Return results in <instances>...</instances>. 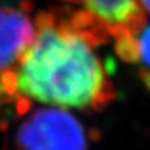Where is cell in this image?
Here are the masks:
<instances>
[{
	"label": "cell",
	"mask_w": 150,
	"mask_h": 150,
	"mask_svg": "<svg viewBox=\"0 0 150 150\" xmlns=\"http://www.w3.org/2000/svg\"><path fill=\"white\" fill-rule=\"evenodd\" d=\"M86 136H89L92 140H99L100 139V136H102V132H100V129H97V128H91L89 129V132L86 134Z\"/></svg>",
	"instance_id": "obj_12"
},
{
	"label": "cell",
	"mask_w": 150,
	"mask_h": 150,
	"mask_svg": "<svg viewBox=\"0 0 150 150\" xmlns=\"http://www.w3.org/2000/svg\"><path fill=\"white\" fill-rule=\"evenodd\" d=\"M0 92L10 97L18 93V72L16 70L4 68L0 71Z\"/></svg>",
	"instance_id": "obj_6"
},
{
	"label": "cell",
	"mask_w": 150,
	"mask_h": 150,
	"mask_svg": "<svg viewBox=\"0 0 150 150\" xmlns=\"http://www.w3.org/2000/svg\"><path fill=\"white\" fill-rule=\"evenodd\" d=\"M35 25L39 29H49L57 27V17L53 11L42 10L35 16Z\"/></svg>",
	"instance_id": "obj_8"
},
{
	"label": "cell",
	"mask_w": 150,
	"mask_h": 150,
	"mask_svg": "<svg viewBox=\"0 0 150 150\" xmlns=\"http://www.w3.org/2000/svg\"><path fill=\"white\" fill-rule=\"evenodd\" d=\"M14 104H16V114L17 117H24L32 108V100L31 97L24 93H17L14 96Z\"/></svg>",
	"instance_id": "obj_9"
},
{
	"label": "cell",
	"mask_w": 150,
	"mask_h": 150,
	"mask_svg": "<svg viewBox=\"0 0 150 150\" xmlns=\"http://www.w3.org/2000/svg\"><path fill=\"white\" fill-rule=\"evenodd\" d=\"M104 24H118L129 35H139L146 16L136 0H81Z\"/></svg>",
	"instance_id": "obj_4"
},
{
	"label": "cell",
	"mask_w": 150,
	"mask_h": 150,
	"mask_svg": "<svg viewBox=\"0 0 150 150\" xmlns=\"http://www.w3.org/2000/svg\"><path fill=\"white\" fill-rule=\"evenodd\" d=\"M138 75H139V79L142 81V83L145 85V88L150 93V70L145 68V67H140L138 70Z\"/></svg>",
	"instance_id": "obj_10"
},
{
	"label": "cell",
	"mask_w": 150,
	"mask_h": 150,
	"mask_svg": "<svg viewBox=\"0 0 150 150\" xmlns=\"http://www.w3.org/2000/svg\"><path fill=\"white\" fill-rule=\"evenodd\" d=\"M18 8H20L18 11H21L22 14H29L31 11H33V3L31 0H21Z\"/></svg>",
	"instance_id": "obj_11"
},
{
	"label": "cell",
	"mask_w": 150,
	"mask_h": 150,
	"mask_svg": "<svg viewBox=\"0 0 150 150\" xmlns=\"http://www.w3.org/2000/svg\"><path fill=\"white\" fill-rule=\"evenodd\" d=\"M115 54L118 59H121L124 63L129 64H136L140 60V50H139V42L135 38V35H121L117 36L115 46H114Z\"/></svg>",
	"instance_id": "obj_5"
},
{
	"label": "cell",
	"mask_w": 150,
	"mask_h": 150,
	"mask_svg": "<svg viewBox=\"0 0 150 150\" xmlns=\"http://www.w3.org/2000/svg\"><path fill=\"white\" fill-rule=\"evenodd\" d=\"M18 63V91L64 107L88 111L107 81L92 49L68 28L40 29Z\"/></svg>",
	"instance_id": "obj_1"
},
{
	"label": "cell",
	"mask_w": 150,
	"mask_h": 150,
	"mask_svg": "<svg viewBox=\"0 0 150 150\" xmlns=\"http://www.w3.org/2000/svg\"><path fill=\"white\" fill-rule=\"evenodd\" d=\"M140 36L138 39L139 42V50H140V59L143 60L146 67H149L150 70V25L143 27L140 31Z\"/></svg>",
	"instance_id": "obj_7"
},
{
	"label": "cell",
	"mask_w": 150,
	"mask_h": 150,
	"mask_svg": "<svg viewBox=\"0 0 150 150\" xmlns=\"http://www.w3.org/2000/svg\"><path fill=\"white\" fill-rule=\"evenodd\" d=\"M35 39V29L21 11L0 7V71L22 59Z\"/></svg>",
	"instance_id": "obj_3"
},
{
	"label": "cell",
	"mask_w": 150,
	"mask_h": 150,
	"mask_svg": "<svg viewBox=\"0 0 150 150\" xmlns=\"http://www.w3.org/2000/svg\"><path fill=\"white\" fill-rule=\"evenodd\" d=\"M17 150H88L79 120L63 108H39L18 127Z\"/></svg>",
	"instance_id": "obj_2"
},
{
	"label": "cell",
	"mask_w": 150,
	"mask_h": 150,
	"mask_svg": "<svg viewBox=\"0 0 150 150\" xmlns=\"http://www.w3.org/2000/svg\"><path fill=\"white\" fill-rule=\"evenodd\" d=\"M63 1H70V3H81V0H63Z\"/></svg>",
	"instance_id": "obj_14"
},
{
	"label": "cell",
	"mask_w": 150,
	"mask_h": 150,
	"mask_svg": "<svg viewBox=\"0 0 150 150\" xmlns=\"http://www.w3.org/2000/svg\"><path fill=\"white\" fill-rule=\"evenodd\" d=\"M140 3L143 6V8H145L147 13H150V0H140Z\"/></svg>",
	"instance_id": "obj_13"
}]
</instances>
